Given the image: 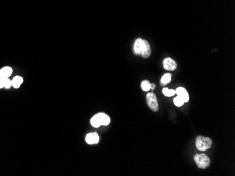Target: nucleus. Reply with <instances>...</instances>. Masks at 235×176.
<instances>
[{
  "mask_svg": "<svg viewBox=\"0 0 235 176\" xmlns=\"http://www.w3.org/2000/svg\"><path fill=\"white\" fill-rule=\"evenodd\" d=\"M212 140L209 137L204 136H198L196 138V147L198 150L204 152L208 150L212 146Z\"/></svg>",
  "mask_w": 235,
  "mask_h": 176,
  "instance_id": "f257e3e1",
  "label": "nucleus"
},
{
  "mask_svg": "<svg viewBox=\"0 0 235 176\" xmlns=\"http://www.w3.org/2000/svg\"><path fill=\"white\" fill-rule=\"evenodd\" d=\"M194 161L199 168L206 169L209 168L211 164V160L205 154H197L194 156Z\"/></svg>",
  "mask_w": 235,
  "mask_h": 176,
  "instance_id": "f03ea898",
  "label": "nucleus"
},
{
  "mask_svg": "<svg viewBox=\"0 0 235 176\" xmlns=\"http://www.w3.org/2000/svg\"><path fill=\"white\" fill-rule=\"evenodd\" d=\"M146 102L149 108L154 112H158L159 109L157 98L154 93L150 92L146 95Z\"/></svg>",
  "mask_w": 235,
  "mask_h": 176,
  "instance_id": "7ed1b4c3",
  "label": "nucleus"
},
{
  "mask_svg": "<svg viewBox=\"0 0 235 176\" xmlns=\"http://www.w3.org/2000/svg\"><path fill=\"white\" fill-rule=\"evenodd\" d=\"M152 54V49H151L150 45L146 40L143 39V45L142 51H141V55L142 58H148Z\"/></svg>",
  "mask_w": 235,
  "mask_h": 176,
  "instance_id": "20e7f679",
  "label": "nucleus"
},
{
  "mask_svg": "<svg viewBox=\"0 0 235 176\" xmlns=\"http://www.w3.org/2000/svg\"><path fill=\"white\" fill-rule=\"evenodd\" d=\"M163 67L166 70L174 71L177 67V63L171 58H166L163 62Z\"/></svg>",
  "mask_w": 235,
  "mask_h": 176,
  "instance_id": "39448f33",
  "label": "nucleus"
},
{
  "mask_svg": "<svg viewBox=\"0 0 235 176\" xmlns=\"http://www.w3.org/2000/svg\"><path fill=\"white\" fill-rule=\"evenodd\" d=\"M175 93L177 94V96L182 98L184 103H187L189 101V100H190V96H189L188 93H187L186 89L182 88V87L177 88L176 91H175Z\"/></svg>",
  "mask_w": 235,
  "mask_h": 176,
  "instance_id": "423d86ee",
  "label": "nucleus"
},
{
  "mask_svg": "<svg viewBox=\"0 0 235 176\" xmlns=\"http://www.w3.org/2000/svg\"><path fill=\"white\" fill-rule=\"evenodd\" d=\"M85 141L86 143L89 145H94L99 143V137L97 133H91L87 134L85 138Z\"/></svg>",
  "mask_w": 235,
  "mask_h": 176,
  "instance_id": "0eeeda50",
  "label": "nucleus"
},
{
  "mask_svg": "<svg viewBox=\"0 0 235 176\" xmlns=\"http://www.w3.org/2000/svg\"><path fill=\"white\" fill-rule=\"evenodd\" d=\"M143 45V39L141 38L137 39L135 40V43L133 46V52L136 55H141V51H142Z\"/></svg>",
  "mask_w": 235,
  "mask_h": 176,
  "instance_id": "6e6552de",
  "label": "nucleus"
},
{
  "mask_svg": "<svg viewBox=\"0 0 235 176\" xmlns=\"http://www.w3.org/2000/svg\"><path fill=\"white\" fill-rule=\"evenodd\" d=\"M13 72L12 68L10 67H4L0 70V77L4 78H9Z\"/></svg>",
  "mask_w": 235,
  "mask_h": 176,
  "instance_id": "1a4fd4ad",
  "label": "nucleus"
},
{
  "mask_svg": "<svg viewBox=\"0 0 235 176\" xmlns=\"http://www.w3.org/2000/svg\"><path fill=\"white\" fill-rule=\"evenodd\" d=\"M90 122L92 126L94 128H98L100 126H102V122H101L100 117H99V113L97 114L94 115V116L91 119Z\"/></svg>",
  "mask_w": 235,
  "mask_h": 176,
  "instance_id": "9d476101",
  "label": "nucleus"
},
{
  "mask_svg": "<svg viewBox=\"0 0 235 176\" xmlns=\"http://www.w3.org/2000/svg\"><path fill=\"white\" fill-rule=\"evenodd\" d=\"M23 81V79L21 77L16 76L13 77L12 80H11V84H12V86L13 88H18L20 85H21Z\"/></svg>",
  "mask_w": 235,
  "mask_h": 176,
  "instance_id": "9b49d317",
  "label": "nucleus"
},
{
  "mask_svg": "<svg viewBox=\"0 0 235 176\" xmlns=\"http://www.w3.org/2000/svg\"><path fill=\"white\" fill-rule=\"evenodd\" d=\"M171 77L172 74L166 73L165 75H163V76L161 77V79H160V85L163 86L169 84L171 81Z\"/></svg>",
  "mask_w": 235,
  "mask_h": 176,
  "instance_id": "f8f14e48",
  "label": "nucleus"
},
{
  "mask_svg": "<svg viewBox=\"0 0 235 176\" xmlns=\"http://www.w3.org/2000/svg\"><path fill=\"white\" fill-rule=\"evenodd\" d=\"M99 117H100L101 119V122H102V125L103 126H107V125L109 124V123L111 122L110 117L108 116V115L104 114V113H99Z\"/></svg>",
  "mask_w": 235,
  "mask_h": 176,
  "instance_id": "ddd939ff",
  "label": "nucleus"
},
{
  "mask_svg": "<svg viewBox=\"0 0 235 176\" xmlns=\"http://www.w3.org/2000/svg\"><path fill=\"white\" fill-rule=\"evenodd\" d=\"M141 87L144 91H149L151 89V83L148 80L143 81L141 84Z\"/></svg>",
  "mask_w": 235,
  "mask_h": 176,
  "instance_id": "4468645a",
  "label": "nucleus"
},
{
  "mask_svg": "<svg viewBox=\"0 0 235 176\" xmlns=\"http://www.w3.org/2000/svg\"><path fill=\"white\" fill-rule=\"evenodd\" d=\"M162 92L167 97H171V96H174L175 94V91L173 89H168V88H164L163 90H162Z\"/></svg>",
  "mask_w": 235,
  "mask_h": 176,
  "instance_id": "2eb2a0df",
  "label": "nucleus"
},
{
  "mask_svg": "<svg viewBox=\"0 0 235 176\" xmlns=\"http://www.w3.org/2000/svg\"><path fill=\"white\" fill-rule=\"evenodd\" d=\"M174 104L177 106V107H181V106L183 105V104L184 103V102L183 101L182 99L181 98H179V96H177L174 98L173 100Z\"/></svg>",
  "mask_w": 235,
  "mask_h": 176,
  "instance_id": "dca6fc26",
  "label": "nucleus"
},
{
  "mask_svg": "<svg viewBox=\"0 0 235 176\" xmlns=\"http://www.w3.org/2000/svg\"><path fill=\"white\" fill-rule=\"evenodd\" d=\"M12 86L11 84V80L9 78H5L4 80V88H9Z\"/></svg>",
  "mask_w": 235,
  "mask_h": 176,
  "instance_id": "f3484780",
  "label": "nucleus"
},
{
  "mask_svg": "<svg viewBox=\"0 0 235 176\" xmlns=\"http://www.w3.org/2000/svg\"><path fill=\"white\" fill-rule=\"evenodd\" d=\"M4 80L5 78L0 77V88H4Z\"/></svg>",
  "mask_w": 235,
  "mask_h": 176,
  "instance_id": "a211bd4d",
  "label": "nucleus"
},
{
  "mask_svg": "<svg viewBox=\"0 0 235 176\" xmlns=\"http://www.w3.org/2000/svg\"><path fill=\"white\" fill-rule=\"evenodd\" d=\"M155 88H156L155 84H151V89L153 91V90L155 89Z\"/></svg>",
  "mask_w": 235,
  "mask_h": 176,
  "instance_id": "6ab92c4d",
  "label": "nucleus"
}]
</instances>
